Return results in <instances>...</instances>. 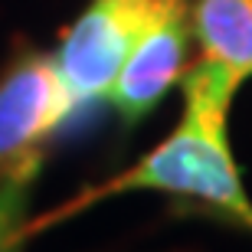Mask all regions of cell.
<instances>
[{
    "instance_id": "6da1fadb",
    "label": "cell",
    "mask_w": 252,
    "mask_h": 252,
    "mask_svg": "<svg viewBox=\"0 0 252 252\" xmlns=\"http://www.w3.org/2000/svg\"><path fill=\"white\" fill-rule=\"evenodd\" d=\"M236 89L239 85L223 69H216L206 59H196L184 72V115L177 128L154 151H148L134 167L79 193L69 206H59L33 229L53 226L82 206L102 203L105 196L128 193V190H160L180 200H193L252 229V200L239 180V167L226 138V118H229Z\"/></svg>"
},
{
    "instance_id": "7a4b0ae2",
    "label": "cell",
    "mask_w": 252,
    "mask_h": 252,
    "mask_svg": "<svg viewBox=\"0 0 252 252\" xmlns=\"http://www.w3.org/2000/svg\"><path fill=\"white\" fill-rule=\"evenodd\" d=\"M72 112L53 56L23 53L0 79V184L27 187L43 164L46 141Z\"/></svg>"
},
{
    "instance_id": "3957f363",
    "label": "cell",
    "mask_w": 252,
    "mask_h": 252,
    "mask_svg": "<svg viewBox=\"0 0 252 252\" xmlns=\"http://www.w3.org/2000/svg\"><path fill=\"white\" fill-rule=\"evenodd\" d=\"M158 3L160 0H92V7L69 27L53 63L75 108L108 98V89L154 20Z\"/></svg>"
},
{
    "instance_id": "277c9868",
    "label": "cell",
    "mask_w": 252,
    "mask_h": 252,
    "mask_svg": "<svg viewBox=\"0 0 252 252\" xmlns=\"http://www.w3.org/2000/svg\"><path fill=\"white\" fill-rule=\"evenodd\" d=\"M190 33L193 23L187 0H160L154 20L138 36L118 79L108 89V102L128 128L154 112L167 89L184 75Z\"/></svg>"
},
{
    "instance_id": "5b68a950",
    "label": "cell",
    "mask_w": 252,
    "mask_h": 252,
    "mask_svg": "<svg viewBox=\"0 0 252 252\" xmlns=\"http://www.w3.org/2000/svg\"><path fill=\"white\" fill-rule=\"evenodd\" d=\"M190 23L200 59L223 69L236 85L252 79V0H196Z\"/></svg>"
},
{
    "instance_id": "8992f818",
    "label": "cell",
    "mask_w": 252,
    "mask_h": 252,
    "mask_svg": "<svg viewBox=\"0 0 252 252\" xmlns=\"http://www.w3.org/2000/svg\"><path fill=\"white\" fill-rule=\"evenodd\" d=\"M23 190L27 187L0 184V252H20V243H23V229H20Z\"/></svg>"
}]
</instances>
